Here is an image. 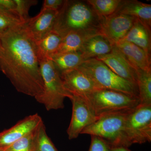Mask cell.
Masks as SVG:
<instances>
[{
	"mask_svg": "<svg viewBox=\"0 0 151 151\" xmlns=\"http://www.w3.org/2000/svg\"><path fill=\"white\" fill-rule=\"evenodd\" d=\"M25 22L0 35V70L17 92L35 98L43 93V82L36 45Z\"/></svg>",
	"mask_w": 151,
	"mask_h": 151,
	"instance_id": "cell-1",
	"label": "cell"
},
{
	"mask_svg": "<svg viewBox=\"0 0 151 151\" xmlns=\"http://www.w3.org/2000/svg\"><path fill=\"white\" fill-rule=\"evenodd\" d=\"M100 19L86 2L65 0L58 14L53 30L61 36L72 32L100 27Z\"/></svg>",
	"mask_w": 151,
	"mask_h": 151,
	"instance_id": "cell-2",
	"label": "cell"
},
{
	"mask_svg": "<svg viewBox=\"0 0 151 151\" xmlns=\"http://www.w3.org/2000/svg\"><path fill=\"white\" fill-rule=\"evenodd\" d=\"M39 60L44 89L43 93L35 97V100L47 111L63 109L65 98L70 99L72 95L65 89L60 74L51 60L42 58Z\"/></svg>",
	"mask_w": 151,
	"mask_h": 151,
	"instance_id": "cell-3",
	"label": "cell"
},
{
	"mask_svg": "<svg viewBox=\"0 0 151 151\" xmlns=\"http://www.w3.org/2000/svg\"><path fill=\"white\" fill-rule=\"evenodd\" d=\"M84 99L97 119L109 114L129 113L140 104L139 98L107 89L95 90Z\"/></svg>",
	"mask_w": 151,
	"mask_h": 151,
	"instance_id": "cell-4",
	"label": "cell"
},
{
	"mask_svg": "<svg viewBox=\"0 0 151 151\" xmlns=\"http://www.w3.org/2000/svg\"><path fill=\"white\" fill-rule=\"evenodd\" d=\"M78 68L89 76L100 89L118 91L139 98L137 84L117 75L97 58L87 60Z\"/></svg>",
	"mask_w": 151,
	"mask_h": 151,
	"instance_id": "cell-5",
	"label": "cell"
},
{
	"mask_svg": "<svg viewBox=\"0 0 151 151\" xmlns=\"http://www.w3.org/2000/svg\"><path fill=\"white\" fill-rule=\"evenodd\" d=\"M129 113L109 114L100 117L94 123L86 127L81 134L100 137L112 147H126L124 127Z\"/></svg>",
	"mask_w": 151,
	"mask_h": 151,
	"instance_id": "cell-6",
	"label": "cell"
},
{
	"mask_svg": "<svg viewBox=\"0 0 151 151\" xmlns=\"http://www.w3.org/2000/svg\"><path fill=\"white\" fill-rule=\"evenodd\" d=\"M126 147L151 141V105L140 104L128 113L125 127Z\"/></svg>",
	"mask_w": 151,
	"mask_h": 151,
	"instance_id": "cell-7",
	"label": "cell"
},
{
	"mask_svg": "<svg viewBox=\"0 0 151 151\" xmlns=\"http://www.w3.org/2000/svg\"><path fill=\"white\" fill-rule=\"evenodd\" d=\"M99 19L101 35L113 46L124 39L136 19L123 14L115 13L110 16L100 18Z\"/></svg>",
	"mask_w": 151,
	"mask_h": 151,
	"instance_id": "cell-8",
	"label": "cell"
},
{
	"mask_svg": "<svg viewBox=\"0 0 151 151\" xmlns=\"http://www.w3.org/2000/svg\"><path fill=\"white\" fill-rule=\"evenodd\" d=\"M72 113L67 133L69 139H76L86 127L97 120L88 102L84 98L72 95L70 98Z\"/></svg>",
	"mask_w": 151,
	"mask_h": 151,
	"instance_id": "cell-9",
	"label": "cell"
},
{
	"mask_svg": "<svg viewBox=\"0 0 151 151\" xmlns=\"http://www.w3.org/2000/svg\"><path fill=\"white\" fill-rule=\"evenodd\" d=\"M65 89L72 95L85 99L88 95L100 89L92 78L77 68L61 74Z\"/></svg>",
	"mask_w": 151,
	"mask_h": 151,
	"instance_id": "cell-10",
	"label": "cell"
},
{
	"mask_svg": "<svg viewBox=\"0 0 151 151\" xmlns=\"http://www.w3.org/2000/svg\"><path fill=\"white\" fill-rule=\"evenodd\" d=\"M42 121L37 113L27 116L11 128L0 132V149L9 145L35 130Z\"/></svg>",
	"mask_w": 151,
	"mask_h": 151,
	"instance_id": "cell-11",
	"label": "cell"
},
{
	"mask_svg": "<svg viewBox=\"0 0 151 151\" xmlns=\"http://www.w3.org/2000/svg\"><path fill=\"white\" fill-rule=\"evenodd\" d=\"M58 12L42 9L38 14L25 22L28 32L35 42L53 30Z\"/></svg>",
	"mask_w": 151,
	"mask_h": 151,
	"instance_id": "cell-12",
	"label": "cell"
},
{
	"mask_svg": "<svg viewBox=\"0 0 151 151\" xmlns=\"http://www.w3.org/2000/svg\"><path fill=\"white\" fill-rule=\"evenodd\" d=\"M122 78L137 84V73L123 55L115 46L110 53L96 58Z\"/></svg>",
	"mask_w": 151,
	"mask_h": 151,
	"instance_id": "cell-13",
	"label": "cell"
},
{
	"mask_svg": "<svg viewBox=\"0 0 151 151\" xmlns=\"http://www.w3.org/2000/svg\"><path fill=\"white\" fill-rule=\"evenodd\" d=\"M113 46L119 50L135 70L151 71V55L140 47L124 41L119 42Z\"/></svg>",
	"mask_w": 151,
	"mask_h": 151,
	"instance_id": "cell-14",
	"label": "cell"
},
{
	"mask_svg": "<svg viewBox=\"0 0 151 151\" xmlns=\"http://www.w3.org/2000/svg\"><path fill=\"white\" fill-rule=\"evenodd\" d=\"M99 35H101L99 28L68 33L62 37L60 45L55 54L80 51L87 40Z\"/></svg>",
	"mask_w": 151,
	"mask_h": 151,
	"instance_id": "cell-15",
	"label": "cell"
},
{
	"mask_svg": "<svg viewBox=\"0 0 151 151\" xmlns=\"http://www.w3.org/2000/svg\"><path fill=\"white\" fill-rule=\"evenodd\" d=\"M115 13L134 17L151 30V4L137 0L122 1Z\"/></svg>",
	"mask_w": 151,
	"mask_h": 151,
	"instance_id": "cell-16",
	"label": "cell"
},
{
	"mask_svg": "<svg viewBox=\"0 0 151 151\" xmlns=\"http://www.w3.org/2000/svg\"><path fill=\"white\" fill-rule=\"evenodd\" d=\"M113 47L106 38L99 35L87 40L79 52L86 60L108 54Z\"/></svg>",
	"mask_w": 151,
	"mask_h": 151,
	"instance_id": "cell-17",
	"label": "cell"
},
{
	"mask_svg": "<svg viewBox=\"0 0 151 151\" xmlns=\"http://www.w3.org/2000/svg\"><path fill=\"white\" fill-rule=\"evenodd\" d=\"M50 59L60 75L77 68L86 60L79 51L57 53L52 55Z\"/></svg>",
	"mask_w": 151,
	"mask_h": 151,
	"instance_id": "cell-18",
	"label": "cell"
},
{
	"mask_svg": "<svg viewBox=\"0 0 151 151\" xmlns=\"http://www.w3.org/2000/svg\"><path fill=\"white\" fill-rule=\"evenodd\" d=\"M62 37L52 30L40 40L35 42L38 58H50L56 52L59 47Z\"/></svg>",
	"mask_w": 151,
	"mask_h": 151,
	"instance_id": "cell-19",
	"label": "cell"
},
{
	"mask_svg": "<svg viewBox=\"0 0 151 151\" xmlns=\"http://www.w3.org/2000/svg\"><path fill=\"white\" fill-rule=\"evenodd\" d=\"M136 71L140 105H151V71L137 69Z\"/></svg>",
	"mask_w": 151,
	"mask_h": 151,
	"instance_id": "cell-20",
	"label": "cell"
},
{
	"mask_svg": "<svg viewBox=\"0 0 151 151\" xmlns=\"http://www.w3.org/2000/svg\"><path fill=\"white\" fill-rule=\"evenodd\" d=\"M87 4L100 18L110 16L116 12L122 0H87Z\"/></svg>",
	"mask_w": 151,
	"mask_h": 151,
	"instance_id": "cell-21",
	"label": "cell"
},
{
	"mask_svg": "<svg viewBox=\"0 0 151 151\" xmlns=\"http://www.w3.org/2000/svg\"><path fill=\"white\" fill-rule=\"evenodd\" d=\"M38 127L9 145L0 149V151H36V139Z\"/></svg>",
	"mask_w": 151,
	"mask_h": 151,
	"instance_id": "cell-22",
	"label": "cell"
},
{
	"mask_svg": "<svg viewBox=\"0 0 151 151\" xmlns=\"http://www.w3.org/2000/svg\"><path fill=\"white\" fill-rule=\"evenodd\" d=\"M36 145V151H58L47 134L43 122L38 127Z\"/></svg>",
	"mask_w": 151,
	"mask_h": 151,
	"instance_id": "cell-23",
	"label": "cell"
},
{
	"mask_svg": "<svg viewBox=\"0 0 151 151\" xmlns=\"http://www.w3.org/2000/svg\"><path fill=\"white\" fill-rule=\"evenodd\" d=\"M149 35H151L150 30L136 19L132 28L121 41L133 43L135 41Z\"/></svg>",
	"mask_w": 151,
	"mask_h": 151,
	"instance_id": "cell-24",
	"label": "cell"
},
{
	"mask_svg": "<svg viewBox=\"0 0 151 151\" xmlns=\"http://www.w3.org/2000/svg\"><path fill=\"white\" fill-rule=\"evenodd\" d=\"M22 22L15 14L0 9V35Z\"/></svg>",
	"mask_w": 151,
	"mask_h": 151,
	"instance_id": "cell-25",
	"label": "cell"
},
{
	"mask_svg": "<svg viewBox=\"0 0 151 151\" xmlns=\"http://www.w3.org/2000/svg\"><path fill=\"white\" fill-rule=\"evenodd\" d=\"M16 4L15 13L22 22L27 21L30 19L29 11L31 7L37 4L36 0H14Z\"/></svg>",
	"mask_w": 151,
	"mask_h": 151,
	"instance_id": "cell-26",
	"label": "cell"
},
{
	"mask_svg": "<svg viewBox=\"0 0 151 151\" xmlns=\"http://www.w3.org/2000/svg\"><path fill=\"white\" fill-rule=\"evenodd\" d=\"M112 147L106 141L99 137L91 136L89 151H111Z\"/></svg>",
	"mask_w": 151,
	"mask_h": 151,
	"instance_id": "cell-27",
	"label": "cell"
},
{
	"mask_svg": "<svg viewBox=\"0 0 151 151\" xmlns=\"http://www.w3.org/2000/svg\"><path fill=\"white\" fill-rule=\"evenodd\" d=\"M63 0H45L42 9L59 11L64 2Z\"/></svg>",
	"mask_w": 151,
	"mask_h": 151,
	"instance_id": "cell-28",
	"label": "cell"
},
{
	"mask_svg": "<svg viewBox=\"0 0 151 151\" xmlns=\"http://www.w3.org/2000/svg\"><path fill=\"white\" fill-rule=\"evenodd\" d=\"M0 9L17 15L15 13L16 4L14 0H0Z\"/></svg>",
	"mask_w": 151,
	"mask_h": 151,
	"instance_id": "cell-29",
	"label": "cell"
},
{
	"mask_svg": "<svg viewBox=\"0 0 151 151\" xmlns=\"http://www.w3.org/2000/svg\"><path fill=\"white\" fill-rule=\"evenodd\" d=\"M111 151H131L128 148L124 147H113L111 149Z\"/></svg>",
	"mask_w": 151,
	"mask_h": 151,
	"instance_id": "cell-30",
	"label": "cell"
}]
</instances>
